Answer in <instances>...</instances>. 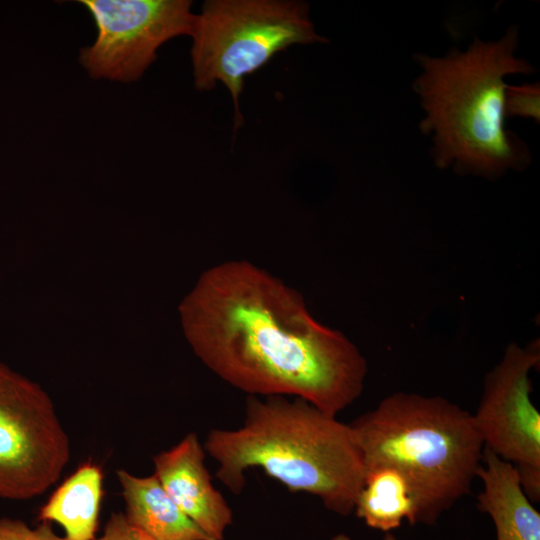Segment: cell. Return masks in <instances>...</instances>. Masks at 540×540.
<instances>
[{
    "label": "cell",
    "mask_w": 540,
    "mask_h": 540,
    "mask_svg": "<svg viewBox=\"0 0 540 540\" xmlns=\"http://www.w3.org/2000/svg\"><path fill=\"white\" fill-rule=\"evenodd\" d=\"M349 425L365 470L393 466L410 482L412 525L434 524L470 492L482 465L472 414L440 396L396 392Z\"/></svg>",
    "instance_id": "277c9868"
},
{
    "label": "cell",
    "mask_w": 540,
    "mask_h": 540,
    "mask_svg": "<svg viewBox=\"0 0 540 540\" xmlns=\"http://www.w3.org/2000/svg\"><path fill=\"white\" fill-rule=\"evenodd\" d=\"M203 447L218 464L216 477L235 495L246 485V472L261 468L288 490L314 495L329 511L346 516L364 482L349 423L301 398L249 395L243 424L212 429Z\"/></svg>",
    "instance_id": "7a4b0ae2"
},
{
    "label": "cell",
    "mask_w": 540,
    "mask_h": 540,
    "mask_svg": "<svg viewBox=\"0 0 540 540\" xmlns=\"http://www.w3.org/2000/svg\"><path fill=\"white\" fill-rule=\"evenodd\" d=\"M103 498V472L81 464L40 508L38 520L60 525L68 540H95Z\"/></svg>",
    "instance_id": "7c38bea8"
},
{
    "label": "cell",
    "mask_w": 540,
    "mask_h": 540,
    "mask_svg": "<svg viewBox=\"0 0 540 540\" xmlns=\"http://www.w3.org/2000/svg\"><path fill=\"white\" fill-rule=\"evenodd\" d=\"M125 502L124 516L157 540H212L173 501L157 477L116 472Z\"/></svg>",
    "instance_id": "8fae6325"
},
{
    "label": "cell",
    "mask_w": 540,
    "mask_h": 540,
    "mask_svg": "<svg viewBox=\"0 0 540 540\" xmlns=\"http://www.w3.org/2000/svg\"><path fill=\"white\" fill-rule=\"evenodd\" d=\"M97 27L79 60L94 78L131 82L156 59L157 49L191 35L196 15L187 0H83Z\"/></svg>",
    "instance_id": "ba28073f"
},
{
    "label": "cell",
    "mask_w": 540,
    "mask_h": 540,
    "mask_svg": "<svg viewBox=\"0 0 540 540\" xmlns=\"http://www.w3.org/2000/svg\"><path fill=\"white\" fill-rule=\"evenodd\" d=\"M505 117H521L540 121V85L525 83L519 86L507 85L504 96Z\"/></svg>",
    "instance_id": "5bb4252c"
},
{
    "label": "cell",
    "mask_w": 540,
    "mask_h": 540,
    "mask_svg": "<svg viewBox=\"0 0 540 540\" xmlns=\"http://www.w3.org/2000/svg\"><path fill=\"white\" fill-rule=\"evenodd\" d=\"M477 477L483 483L477 507L491 517L496 540H540V513L526 495L517 469L484 448Z\"/></svg>",
    "instance_id": "30bf717a"
},
{
    "label": "cell",
    "mask_w": 540,
    "mask_h": 540,
    "mask_svg": "<svg viewBox=\"0 0 540 540\" xmlns=\"http://www.w3.org/2000/svg\"><path fill=\"white\" fill-rule=\"evenodd\" d=\"M354 512L368 527L384 533L399 528L404 520L412 525L415 515L413 488L405 475L393 466L368 468Z\"/></svg>",
    "instance_id": "4fadbf2b"
},
{
    "label": "cell",
    "mask_w": 540,
    "mask_h": 540,
    "mask_svg": "<svg viewBox=\"0 0 540 540\" xmlns=\"http://www.w3.org/2000/svg\"><path fill=\"white\" fill-rule=\"evenodd\" d=\"M539 342L510 344L486 375L479 406L472 414L484 448L511 463L533 502L540 498V413L531 400L529 373L539 365Z\"/></svg>",
    "instance_id": "52a82bcc"
},
{
    "label": "cell",
    "mask_w": 540,
    "mask_h": 540,
    "mask_svg": "<svg viewBox=\"0 0 540 540\" xmlns=\"http://www.w3.org/2000/svg\"><path fill=\"white\" fill-rule=\"evenodd\" d=\"M518 42L512 26L497 41L475 37L465 51L414 56L422 69L413 83L425 112L420 129L432 134L431 155L439 168L494 179L529 165L528 146L505 128V77L535 72L515 55Z\"/></svg>",
    "instance_id": "3957f363"
},
{
    "label": "cell",
    "mask_w": 540,
    "mask_h": 540,
    "mask_svg": "<svg viewBox=\"0 0 540 540\" xmlns=\"http://www.w3.org/2000/svg\"><path fill=\"white\" fill-rule=\"evenodd\" d=\"M70 439L49 395L0 363V498L28 500L60 478Z\"/></svg>",
    "instance_id": "8992f818"
},
{
    "label": "cell",
    "mask_w": 540,
    "mask_h": 540,
    "mask_svg": "<svg viewBox=\"0 0 540 540\" xmlns=\"http://www.w3.org/2000/svg\"><path fill=\"white\" fill-rule=\"evenodd\" d=\"M195 355L252 396H292L328 416L362 393L367 363L340 331L317 322L302 295L247 260L205 270L179 305Z\"/></svg>",
    "instance_id": "6da1fadb"
},
{
    "label": "cell",
    "mask_w": 540,
    "mask_h": 540,
    "mask_svg": "<svg viewBox=\"0 0 540 540\" xmlns=\"http://www.w3.org/2000/svg\"><path fill=\"white\" fill-rule=\"evenodd\" d=\"M205 450L195 432L153 457L154 475L178 507L212 540H224L233 514L214 487Z\"/></svg>",
    "instance_id": "9c48e42d"
},
{
    "label": "cell",
    "mask_w": 540,
    "mask_h": 540,
    "mask_svg": "<svg viewBox=\"0 0 540 540\" xmlns=\"http://www.w3.org/2000/svg\"><path fill=\"white\" fill-rule=\"evenodd\" d=\"M95 540H157L132 526L122 512L111 513L103 533Z\"/></svg>",
    "instance_id": "2e32d148"
},
{
    "label": "cell",
    "mask_w": 540,
    "mask_h": 540,
    "mask_svg": "<svg viewBox=\"0 0 540 540\" xmlns=\"http://www.w3.org/2000/svg\"><path fill=\"white\" fill-rule=\"evenodd\" d=\"M331 540H352V539L348 535L341 533V534H337L333 536ZM382 540H397V539L391 532H387L384 534V537L382 538Z\"/></svg>",
    "instance_id": "e0dca14e"
},
{
    "label": "cell",
    "mask_w": 540,
    "mask_h": 540,
    "mask_svg": "<svg viewBox=\"0 0 540 540\" xmlns=\"http://www.w3.org/2000/svg\"><path fill=\"white\" fill-rule=\"evenodd\" d=\"M191 36L197 89L209 90L222 82L238 119L245 76L291 45L326 41L315 32L305 4L276 0L207 1L196 15Z\"/></svg>",
    "instance_id": "5b68a950"
},
{
    "label": "cell",
    "mask_w": 540,
    "mask_h": 540,
    "mask_svg": "<svg viewBox=\"0 0 540 540\" xmlns=\"http://www.w3.org/2000/svg\"><path fill=\"white\" fill-rule=\"evenodd\" d=\"M0 540H68L59 536L49 523L31 527L21 519L0 518Z\"/></svg>",
    "instance_id": "9a60e30c"
}]
</instances>
